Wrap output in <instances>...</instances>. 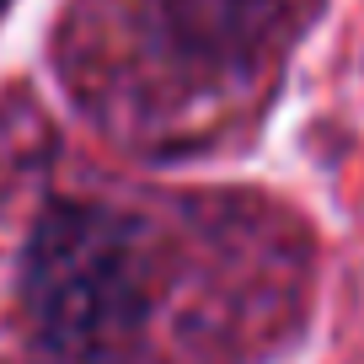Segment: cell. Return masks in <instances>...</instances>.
Instances as JSON below:
<instances>
[{
    "instance_id": "6da1fadb",
    "label": "cell",
    "mask_w": 364,
    "mask_h": 364,
    "mask_svg": "<svg viewBox=\"0 0 364 364\" xmlns=\"http://www.w3.org/2000/svg\"><path fill=\"white\" fill-rule=\"evenodd\" d=\"M166 300V252L150 220L102 198H59L22 257V311L54 359L129 364Z\"/></svg>"
},
{
    "instance_id": "7a4b0ae2",
    "label": "cell",
    "mask_w": 364,
    "mask_h": 364,
    "mask_svg": "<svg viewBox=\"0 0 364 364\" xmlns=\"http://www.w3.org/2000/svg\"><path fill=\"white\" fill-rule=\"evenodd\" d=\"M0 6H6V0H0Z\"/></svg>"
}]
</instances>
